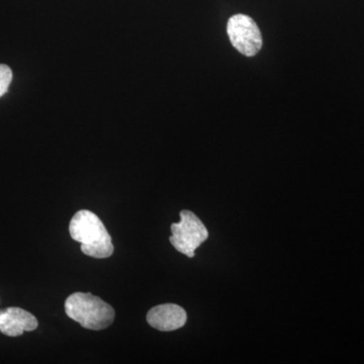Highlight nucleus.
<instances>
[{
	"label": "nucleus",
	"mask_w": 364,
	"mask_h": 364,
	"mask_svg": "<svg viewBox=\"0 0 364 364\" xmlns=\"http://www.w3.org/2000/svg\"><path fill=\"white\" fill-rule=\"evenodd\" d=\"M71 238L81 244V251L90 257L107 258L114 253L112 237L95 213L81 210L69 225Z\"/></svg>",
	"instance_id": "1"
},
{
	"label": "nucleus",
	"mask_w": 364,
	"mask_h": 364,
	"mask_svg": "<svg viewBox=\"0 0 364 364\" xmlns=\"http://www.w3.org/2000/svg\"><path fill=\"white\" fill-rule=\"evenodd\" d=\"M65 312L72 320L85 329L104 330L114 320V310L98 296L91 294L75 293L67 298Z\"/></svg>",
	"instance_id": "2"
},
{
	"label": "nucleus",
	"mask_w": 364,
	"mask_h": 364,
	"mask_svg": "<svg viewBox=\"0 0 364 364\" xmlns=\"http://www.w3.org/2000/svg\"><path fill=\"white\" fill-rule=\"evenodd\" d=\"M170 243L178 252L195 257L196 250L208 238V232L198 215L191 210L181 212V222L171 225Z\"/></svg>",
	"instance_id": "3"
},
{
	"label": "nucleus",
	"mask_w": 364,
	"mask_h": 364,
	"mask_svg": "<svg viewBox=\"0 0 364 364\" xmlns=\"http://www.w3.org/2000/svg\"><path fill=\"white\" fill-rule=\"evenodd\" d=\"M227 32L237 51L253 57L262 48V36L259 28L250 16L236 14L228 21Z\"/></svg>",
	"instance_id": "4"
},
{
	"label": "nucleus",
	"mask_w": 364,
	"mask_h": 364,
	"mask_svg": "<svg viewBox=\"0 0 364 364\" xmlns=\"http://www.w3.org/2000/svg\"><path fill=\"white\" fill-rule=\"evenodd\" d=\"M38 325L37 318L28 311L16 306L0 309V332L6 336H21L37 329Z\"/></svg>",
	"instance_id": "5"
},
{
	"label": "nucleus",
	"mask_w": 364,
	"mask_h": 364,
	"mask_svg": "<svg viewBox=\"0 0 364 364\" xmlns=\"http://www.w3.org/2000/svg\"><path fill=\"white\" fill-rule=\"evenodd\" d=\"M188 315L181 306L164 304L151 309L147 314V322L151 327L162 332L174 331L186 325Z\"/></svg>",
	"instance_id": "6"
},
{
	"label": "nucleus",
	"mask_w": 364,
	"mask_h": 364,
	"mask_svg": "<svg viewBox=\"0 0 364 364\" xmlns=\"http://www.w3.org/2000/svg\"><path fill=\"white\" fill-rule=\"evenodd\" d=\"M13 80V72L6 65L0 64V97L6 93L9 86Z\"/></svg>",
	"instance_id": "7"
}]
</instances>
